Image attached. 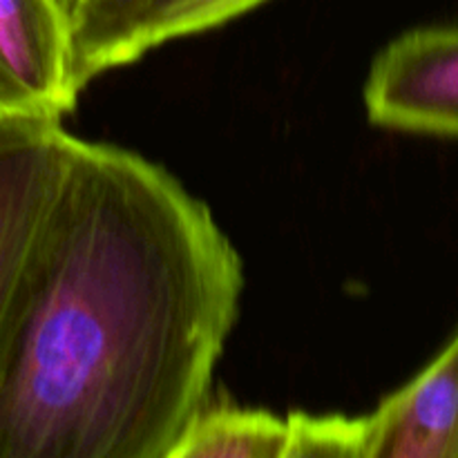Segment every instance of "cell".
<instances>
[{
    "mask_svg": "<svg viewBox=\"0 0 458 458\" xmlns=\"http://www.w3.org/2000/svg\"><path fill=\"white\" fill-rule=\"evenodd\" d=\"M242 291L208 204L74 137L0 349V458H170L210 401Z\"/></svg>",
    "mask_w": 458,
    "mask_h": 458,
    "instance_id": "cell-1",
    "label": "cell"
},
{
    "mask_svg": "<svg viewBox=\"0 0 458 458\" xmlns=\"http://www.w3.org/2000/svg\"><path fill=\"white\" fill-rule=\"evenodd\" d=\"M72 141L61 119L0 116V349Z\"/></svg>",
    "mask_w": 458,
    "mask_h": 458,
    "instance_id": "cell-2",
    "label": "cell"
},
{
    "mask_svg": "<svg viewBox=\"0 0 458 458\" xmlns=\"http://www.w3.org/2000/svg\"><path fill=\"white\" fill-rule=\"evenodd\" d=\"M267 0H79L67 12L74 88L139 61L152 49L204 34Z\"/></svg>",
    "mask_w": 458,
    "mask_h": 458,
    "instance_id": "cell-3",
    "label": "cell"
},
{
    "mask_svg": "<svg viewBox=\"0 0 458 458\" xmlns=\"http://www.w3.org/2000/svg\"><path fill=\"white\" fill-rule=\"evenodd\" d=\"M365 110L378 128L458 139V25L394 38L371 63Z\"/></svg>",
    "mask_w": 458,
    "mask_h": 458,
    "instance_id": "cell-4",
    "label": "cell"
},
{
    "mask_svg": "<svg viewBox=\"0 0 458 458\" xmlns=\"http://www.w3.org/2000/svg\"><path fill=\"white\" fill-rule=\"evenodd\" d=\"M72 83L70 21L58 0H0V116L63 119Z\"/></svg>",
    "mask_w": 458,
    "mask_h": 458,
    "instance_id": "cell-5",
    "label": "cell"
},
{
    "mask_svg": "<svg viewBox=\"0 0 458 458\" xmlns=\"http://www.w3.org/2000/svg\"><path fill=\"white\" fill-rule=\"evenodd\" d=\"M369 420V458H458V334Z\"/></svg>",
    "mask_w": 458,
    "mask_h": 458,
    "instance_id": "cell-6",
    "label": "cell"
},
{
    "mask_svg": "<svg viewBox=\"0 0 458 458\" xmlns=\"http://www.w3.org/2000/svg\"><path fill=\"white\" fill-rule=\"evenodd\" d=\"M284 445L282 416L208 401L186 425L170 458H282Z\"/></svg>",
    "mask_w": 458,
    "mask_h": 458,
    "instance_id": "cell-7",
    "label": "cell"
},
{
    "mask_svg": "<svg viewBox=\"0 0 458 458\" xmlns=\"http://www.w3.org/2000/svg\"><path fill=\"white\" fill-rule=\"evenodd\" d=\"M282 458H369V420L291 411Z\"/></svg>",
    "mask_w": 458,
    "mask_h": 458,
    "instance_id": "cell-8",
    "label": "cell"
},
{
    "mask_svg": "<svg viewBox=\"0 0 458 458\" xmlns=\"http://www.w3.org/2000/svg\"><path fill=\"white\" fill-rule=\"evenodd\" d=\"M58 3L63 4V9H65V12H70V9L74 7V4L79 3V0H58Z\"/></svg>",
    "mask_w": 458,
    "mask_h": 458,
    "instance_id": "cell-9",
    "label": "cell"
}]
</instances>
